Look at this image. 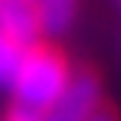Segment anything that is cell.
<instances>
[{
    "mask_svg": "<svg viewBox=\"0 0 121 121\" xmlns=\"http://www.w3.org/2000/svg\"><path fill=\"white\" fill-rule=\"evenodd\" d=\"M73 68L56 42L39 39L23 51L17 76L11 82V101L6 121H48L51 107L62 96Z\"/></svg>",
    "mask_w": 121,
    "mask_h": 121,
    "instance_id": "1",
    "label": "cell"
},
{
    "mask_svg": "<svg viewBox=\"0 0 121 121\" xmlns=\"http://www.w3.org/2000/svg\"><path fill=\"white\" fill-rule=\"evenodd\" d=\"M104 101V79L96 65L73 68L68 85L56 104L51 107L48 121H87Z\"/></svg>",
    "mask_w": 121,
    "mask_h": 121,
    "instance_id": "2",
    "label": "cell"
},
{
    "mask_svg": "<svg viewBox=\"0 0 121 121\" xmlns=\"http://www.w3.org/2000/svg\"><path fill=\"white\" fill-rule=\"evenodd\" d=\"M0 31L9 34L20 48L42 39L37 0H0Z\"/></svg>",
    "mask_w": 121,
    "mask_h": 121,
    "instance_id": "3",
    "label": "cell"
},
{
    "mask_svg": "<svg viewBox=\"0 0 121 121\" xmlns=\"http://www.w3.org/2000/svg\"><path fill=\"white\" fill-rule=\"evenodd\" d=\"M37 11H39L42 34L56 37L73 26V17L79 14V3H73V0H39Z\"/></svg>",
    "mask_w": 121,
    "mask_h": 121,
    "instance_id": "4",
    "label": "cell"
},
{
    "mask_svg": "<svg viewBox=\"0 0 121 121\" xmlns=\"http://www.w3.org/2000/svg\"><path fill=\"white\" fill-rule=\"evenodd\" d=\"M23 51L9 34L0 31V87H11L14 76H17V68H20V59H23Z\"/></svg>",
    "mask_w": 121,
    "mask_h": 121,
    "instance_id": "5",
    "label": "cell"
},
{
    "mask_svg": "<svg viewBox=\"0 0 121 121\" xmlns=\"http://www.w3.org/2000/svg\"><path fill=\"white\" fill-rule=\"evenodd\" d=\"M87 121H121V110H118V104H116V101L104 99V101L99 104V110H96Z\"/></svg>",
    "mask_w": 121,
    "mask_h": 121,
    "instance_id": "6",
    "label": "cell"
}]
</instances>
